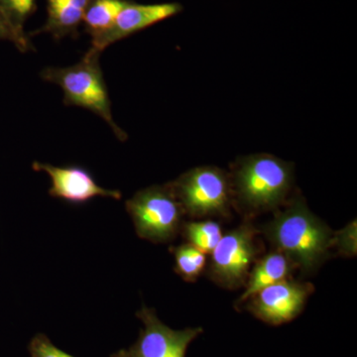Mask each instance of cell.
I'll use <instances>...</instances> for the list:
<instances>
[{
    "mask_svg": "<svg viewBox=\"0 0 357 357\" xmlns=\"http://www.w3.org/2000/svg\"><path fill=\"white\" fill-rule=\"evenodd\" d=\"M264 230L276 250L287 256L294 267H299L304 273L314 272L333 248L332 229L309 210L300 197H296Z\"/></svg>",
    "mask_w": 357,
    "mask_h": 357,
    "instance_id": "6da1fadb",
    "label": "cell"
},
{
    "mask_svg": "<svg viewBox=\"0 0 357 357\" xmlns=\"http://www.w3.org/2000/svg\"><path fill=\"white\" fill-rule=\"evenodd\" d=\"M293 184V167L269 154L244 157L234 173L231 188L244 210L262 213L278 208Z\"/></svg>",
    "mask_w": 357,
    "mask_h": 357,
    "instance_id": "7a4b0ae2",
    "label": "cell"
},
{
    "mask_svg": "<svg viewBox=\"0 0 357 357\" xmlns=\"http://www.w3.org/2000/svg\"><path fill=\"white\" fill-rule=\"evenodd\" d=\"M100 55V53L89 49L83 60L77 65L45 68L41 77L63 89L66 105L91 110L109 124L119 140L124 141L128 139V134L117 126L112 116V102L103 79Z\"/></svg>",
    "mask_w": 357,
    "mask_h": 357,
    "instance_id": "3957f363",
    "label": "cell"
},
{
    "mask_svg": "<svg viewBox=\"0 0 357 357\" xmlns=\"http://www.w3.org/2000/svg\"><path fill=\"white\" fill-rule=\"evenodd\" d=\"M126 208L137 236L151 243H170L182 227L185 213L169 184L141 190Z\"/></svg>",
    "mask_w": 357,
    "mask_h": 357,
    "instance_id": "277c9868",
    "label": "cell"
},
{
    "mask_svg": "<svg viewBox=\"0 0 357 357\" xmlns=\"http://www.w3.org/2000/svg\"><path fill=\"white\" fill-rule=\"evenodd\" d=\"M169 185L190 217H229L231 182L217 167L192 169Z\"/></svg>",
    "mask_w": 357,
    "mask_h": 357,
    "instance_id": "5b68a950",
    "label": "cell"
},
{
    "mask_svg": "<svg viewBox=\"0 0 357 357\" xmlns=\"http://www.w3.org/2000/svg\"><path fill=\"white\" fill-rule=\"evenodd\" d=\"M257 229L246 222L222 236L211 251L208 276L218 285L241 287L248 281L249 268L258 253Z\"/></svg>",
    "mask_w": 357,
    "mask_h": 357,
    "instance_id": "8992f818",
    "label": "cell"
},
{
    "mask_svg": "<svg viewBox=\"0 0 357 357\" xmlns=\"http://www.w3.org/2000/svg\"><path fill=\"white\" fill-rule=\"evenodd\" d=\"M136 317L144 325L138 340L112 357H185L192 340L204 332L202 328L173 330L160 321L155 310L146 306L141 307Z\"/></svg>",
    "mask_w": 357,
    "mask_h": 357,
    "instance_id": "52a82bcc",
    "label": "cell"
},
{
    "mask_svg": "<svg viewBox=\"0 0 357 357\" xmlns=\"http://www.w3.org/2000/svg\"><path fill=\"white\" fill-rule=\"evenodd\" d=\"M312 291V284L285 279L255 294L248 309L264 323L282 325L299 316Z\"/></svg>",
    "mask_w": 357,
    "mask_h": 357,
    "instance_id": "ba28073f",
    "label": "cell"
},
{
    "mask_svg": "<svg viewBox=\"0 0 357 357\" xmlns=\"http://www.w3.org/2000/svg\"><path fill=\"white\" fill-rule=\"evenodd\" d=\"M33 170L46 173L51 178L49 195L70 204H84L96 197L119 199L121 192L107 190L96 183L91 173L82 166L56 167L51 164L34 162Z\"/></svg>",
    "mask_w": 357,
    "mask_h": 357,
    "instance_id": "9c48e42d",
    "label": "cell"
},
{
    "mask_svg": "<svg viewBox=\"0 0 357 357\" xmlns=\"http://www.w3.org/2000/svg\"><path fill=\"white\" fill-rule=\"evenodd\" d=\"M182 10L183 6L177 2L139 4L130 0L119 14L112 27L100 36L91 39L89 49L102 53L110 45L173 17Z\"/></svg>",
    "mask_w": 357,
    "mask_h": 357,
    "instance_id": "30bf717a",
    "label": "cell"
},
{
    "mask_svg": "<svg viewBox=\"0 0 357 357\" xmlns=\"http://www.w3.org/2000/svg\"><path fill=\"white\" fill-rule=\"evenodd\" d=\"M89 2L91 0H47L46 22L31 35L48 33L56 40L76 36Z\"/></svg>",
    "mask_w": 357,
    "mask_h": 357,
    "instance_id": "8fae6325",
    "label": "cell"
},
{
    "mask_svg": "<svg viewBox=\"0 0 357 357\" xmlns=\"http://www.w3.org/2000/svg\"><path fill=\"white\" fill-rule=\"evenodd\" d=\"M294 265L281 251L275 250L261 258L248 275L245 291L237 303L243 304L262 289L287 279Z\"/></svg>",
    "mask_w": 357,
    "mask_h": 357,
    "instance_id": "7c38bea8",
    "label": "cell"
},
{
    "mask_svg": "<svg viewBox=\"0 0 357 357\" xmlns=\"http://www.w3.org/2000/svg\"><path fill=\"white\" fill-rule=\"evenodd\" d=\"M129 1L130 0H91L84 13L83 24L91 39L107 31Z\"/></svg>",
    "mask_w": 357,
    "mask_h": 357,
    "instance_id": "4fadbf2b",
    "label": "cell"
},
{
    "mask_svg": "<svg viewBox=\"0 0 357 357\" xmlns=\"http://www.w3.org/2000/svg\"><path fill=\"white\" fill-rule=\"evenodd\" d=\"M181 229L188 243L196 246L206 255L211 253L222 236L220 223L213 220L185 222Z\"/></svg>",
    "mask_w": 357,
    "mask_h": 357,
    "instance_id": "5bb4252c",
    "label": "cell"
},
{
    "mask_svg": "<svg viewBox=\"0 0 357 357\" xmlns=\"http://www.w3.org/2000/svg\"><path fill=\"white\" fill-rule=\"evenodd\" d=\"M172 252L175 257V271L185 281H196L206 267V253L191 243L181 244L173 248Z\"/></svg>",
    "mask_w": 357,
    "mask_h": 357,
    "instance_id": "9a60e30c",
    "label": "cell"
},
{
    "mask_svg": "<svg viewBox=\"0 0 357 357\" xmlns=\"http://www.w3.org/2000/svg\"><path fill=\"white\" fill-rule=\"evenodd\" d=\"M0 8L6 13L16 31L22 36H27L24 24L36 9V0H0Z\"/></svg>",
    "mask_w": 357,
    "mask_h": 357,
    "instance_id": "2e32d148",
    "label": "cell"
},
{
    "mask_svg": "<svg viewBox=\"0 0 357 357\" xmlns=\"http://www.w3.org/2000/svg\"><path fill=\"white\" fill-rule=\"evenodd\" d=\"M356 222H351L344 229L333 232V248L344 256L356 255Z\"/></svg>",
    "mask_w": 357,
    "mask_h": 357,
    "instance_id": "e0dca14e",
    "label": "cell"
},
{
    "mask_svg": "<svg viewBox=\"0 0 357 357\" xmlns=\"http://www.w3.org/2000/svg\"><path fill=\"white\" fill-rule=\"evenodd\" d=\"M28 349L30 357H76L54 345L44 333L35 335L30 342Z\"/></svg>",
    "mask_w": 357,
    "mask_h": 357,
    "instance_id": "ac0fdd59",
    "label": "cell"
},
{
    "mask_svg": "<svg viewBox=\"0 0 357 357\" xmlns=\"http://www.w3.org/2000/svg\"><path fill=\"white\" fill-rule=\"evenodd\" d=\"M0 40L13 42L21 52H27L32 48L28 37L22 36L16 31L1 8H0Z\"/></svg>",
    "mask_w": 357,
    "mask_h": 357,
    "instance_id": "d6986e66",
    "label": "cell"
}]
</instances>
